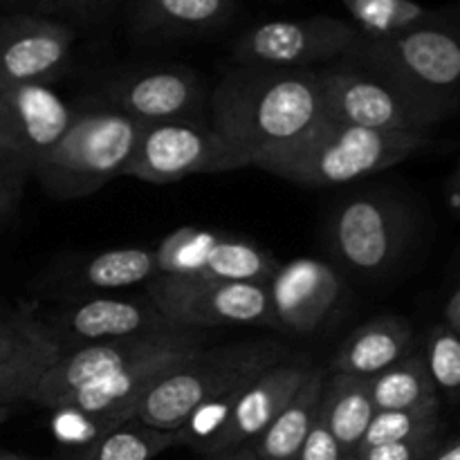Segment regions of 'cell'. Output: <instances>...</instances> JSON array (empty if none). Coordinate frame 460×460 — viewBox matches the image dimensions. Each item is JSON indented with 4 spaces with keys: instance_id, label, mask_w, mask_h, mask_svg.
I'll return each instance as SVG.
<instances>
[{
    "instance_id": "4",
    "label": "cell",
    "mask_w": 460,
    "mask_h": 460,
    "mask_svg": "<svg viewBox=\"0 0 460 460\" xmlns=\"http://www.w3.org/2000/svg\"><path fill=\"white\" fill-rule=\"evenodd\" d=\"M341 61L394 85L413 102L447 119L458 103L460 43L445 22L425 25L386 39L359 34Z\"/></svg>"
},
{
    "instance_id": "19",
    "label": "cell",
    "mask_w": 460,
    "mask_h": 460,
    "mask_svg": "<svg viewBox=\"0 0 460 460\" xmlns=\"http://www.w3.org/2000/svg\"><path fill=\"white\" fill-rule=\"evenodd\" d=\"M207 346H187V349L164 350V353L151 355L146 359L130 364L112 376L102 377L90 386L81 389L79 394L72 395L70 402L63 407H75L85 413H97V416H111L121 422L130 420V409L142 398L144 391L160 380L166 371L178 367L180 362L189 359L191 355L200 353Z\"/></svg>"
},
{
    "instance_id": "22",
    "label": "cell",
    "mask_w": 460,
    "mask_h": 460,
    "mask_svg": "<svg viewBox=\"0 0 460 460\" xmlns=\"http://www.w3.org/2000/svg\"><path fill=\"white\" fill-rule=\"evenodd\" d=\"M328 371L314 367L295 398L286 404L281 413L268 425V429L252 443L259 460H296L305 438L313 431L322 409L323 386Z\"/></svg>"
},
{
    "instance_id": "12",
    "label": "cell",
    "mask_w": 460,
    "mask_h": 460,
    "mask_svg": "<svg viewBox=\"0 0 460 460\" xmlns=\"http://www.w3.org/2000/svg\"><path fill=\"white\" fill-rule=\"evenodd\" d=\"M160 274L207 281L268 283L277 261L256 243L200 227H178L155 247Z\"/></svg>"
},
{
    "instance_id": "45",
    "label": "cell",
    "mask_w": 460,
    "mask_h": 460,
    "mask_svg": "<svg viewBox=\"0 0 460 460\" xmlns=\"http://www.w3.org/2000/svg\"><path fill=\"white\" fill-rule=\"evenodd\" d=\"M344 460H364L362 456H358V454H353V456H346Z\"/></svg>"
},
{
    "instance_id": "16",
    "label": "cell",
    "mask_w": 460,
    "mask_h": 460,
    "mask_svg": "<svg viewBox=\"0 0 460 460\" xmlns=\"http://www.w3.org/2000/svg\"><path fill=\"white\" fill-rule=\"evenodd\" d=\"M277 328L310 335L335 313L341 296V279L332 265L319 259L277 263L265 283Z\"/></svg>"
},
{
    "instance_id": "17",
    "label": "cell",
    "mask_w": 460,
    "mask_h": 460,
    "mask_svg": "<svg viewBox=\"0 0 460 460\" xmlns=\"http://www.w3.org/2000/svg\"><path fill=\"white\" fill-rule=\"evenodd\" d=\"M103 97L108 108L148 126L191 119L200 111L202 85L187 67H151L112 79Z\"/></svg>"
},
{
    "instance_id": "7",
    "label": "cell",
    "mask_w": 460,
    "mask_h": 460,
    "mask_svg": "<svg viewBox=\"0 0 460 460\" xmlns=\"http://www.w3.org/2000/svg\"><path fill=\"white\" fill-rule=\"evenodd\" d=\"M146 296L157 313L175 328H277L265 283L207 281L160 274L146 283Z\"/></svg>"
},
{
    "instance_id": "23",
    "label": "cell",
    "mask_w": 460,
    "mask_h": 460,
    "mask_svg": "<svg viewBox=\"0 0 460 460\" xmlns=\"http://www.w3.org/2000/svg\"><path fill=\"white\" fill-rule=\"evenodd\" d=\"M376 411L368 380L328 373L319 418L344 456H353L358 452Z\"/></svg>"
},
{
    "instance_id": "43",
    "label": "cell",
    "mask_w": 460,
    "mask_h": 460,
    "mask_svg": "<svg viewBox=\"0 0 460 460\" xmlns=\"http://www.w3.org/2000/svg\"><path fill=\"white\" fill-rule=\"evenodd\" d=\"M0 460H36L31 456H25V454L9 452V449H0Z\"/></svg>"
},
{
    "instance_id": "20",
    "label": "cell",
    "mask_w": 460,
    "mask_h": 460,
    "mask_svg": "<svg viewBox=\"0 0 460 460\" xmlns=\"http://www.w3.org/2000/svg\"><path fill=\"white\" fill-rule=\"evenodd\" d=\"M413 346V328L407 319L376 317L346 337L331 362V373L373 380L407 358Z\"/></svg>"
},
{
    "instance_id": "27",
    "label": "cell",
    "mask_w": 460,
    "mask_h": 460,
    "mask_svg": "<svg viewBox=\"0 0 460 460\" xmlns=\"http://www.w3.org/2000/svg\"><path fill=\"white\" fill-rule=\"evenodd\" d=\"M180 445L178 431L151 429L128 420L108 431L84 460H153Z\"/></svg>"
},
{
    "instance_id": "39",
    "label": "cell",
    "mask_w": 460,
    "mask_h": 460,
    "mask_svg": "<svg viewBox=\"0 0 460 460\" xmlns=\"http://www.w3.org/2000/svg\"><path fill=\"white\" fill-rule=\"evenodd\" d=\"M427 460H460V440L456 436L447 440H438V445H436Z\"/></svg>"
},
{
    "instance_id": "2",
    "label": "cell",
    "mask_w": 460,
    "mask_h": 460,
    "mask_svg": "<svg viewBox=\"0 0 460 460\" xmlns=\"http://www.w3.org/2000/svg\"><path fill=\"white\" fill-rule=\"evenodd\" d=\"M322 115L317 70L241 66L211 94V128L252 162L299 142Z\"/></svg>"
},
{
    "instance_id": "33",
    "label": "cell",
    "mask_w": 460,
    "mask_h": 460,
    "mask_svg": "<svg viewBox=\"0 0 460 460\" xmlns=\"http://www.w3.org/2000/svg\"><path fill=\"white\" fill-rule=\"evenodd\" d=\"M115 0H39L36 9L31 13L40 16H70L76 21H97L108 9L112 7Z\"/></svg>"
},
{
    "instance_id": "10",
    "label": "cell",
    "mask_w": 460,
    "mask_h": 460,
    "mask_svg": "<svg viewBox=\"0 0 460 460\" xmlns=\"http://www.w3.org/2000/svg\"><path fill=\"white\" fill-rule=\"evenodd\" d=\"M187 346H207V332L193 328H178V331L155 332V335L124 337V340L97 341V344L79 346L57 358V362L48 368L40 380L31 402L40 404L48 411L70 402L72 395L90 386L102 377L112 376L130 364L146 359L151 355L164 353Z\"/></svg>"
},
{
    "instance_id": "25",
    "label": "cell",
    "mask_w": 460,
    "mask_h": 460,
    "mask_svg": "<svg viewBox=\"0 0 460 460\" xmlns=\"http://www.w3.org/2000/svg\"><path fill=\"white\" fill-rule=\"evenodd\" d=\"M160 277L155 252L148 247H112L76 268V286L85 290H124Z\"/></svg>"
},
{
    "instance_id": "41",
    "label": "cell",
    "mask_w": 460,
    "mask_h": 460,
    "mask_svg": "<svg viewBox=\"0 0 460 460\" xmlns=\"http://www.w3.org/2000/svg\"><path fill=\"white\" fill-rule=\"evenodd\" d=\"M449 209H452V214L456 216L458 209H460V189H458V171H454L452 175H449Z\"/></svg>"
},
{
    "instance_id": "24",
    "label": "cell",
    "mask_w": 460,
    "mask_h": 460,
    "mask_svg": "<svg viewBox=\"0 0 460 460\" xmlns=\"http://www.w3.org/2000/svg\"><path fill=\"white\" fill-rule=\"evenodd\" d=\"M368 386L377 411L440 409V395L427 373L422 355L409 353L407 358L368 380Z\"/></svg>"
},
{
    "instance_id": "8",
    "label": "cell",
    "mask_w": 460,
    "mask_h": 460,
    "mask_svg": "<svg viewBox=\"0 0 460 460\" xmlns=\"http://www.w3.org/2000/svg\"><path fill=\"white\" fill-rule=\"evenodd\" d=\"M243 166H250V157L225 142L209 124L178 119L142 126L121 178L171 184L191 175L225 173Z\"/></svg>"
},
{
    "instance_id": "18",
    "label": "cell",
    "mask_w": 460,
    "mask_h": 460,
    "mask_svg": "<svg viewBox=\"0 0 460 460\" xmlns=\"http://www.w3.org/2000/svg\"><path fill=\"white\" fill-rule=\"evenodd\" d=\"M76 111L48 84H25L0 88V121L31 166L66 135Z\"/></svg>"
},
{
    "instance_id": "30",
    "label": "cell",
    "mask_w": 460,
    "mask_h": 460,
    "mask_svg": "<svg viewBox=\"0 0 460 460\" xmlns=\"http://www.w3.org/2000/svg\"><path fill=\"white\" fill-rule=\"evenodd\" d=\"M422 362L438 395L443 394L449 402H456L460 389V335L449 331L445 323H436L427 332Z\"/></svg>"
},
{
    "instance_id": "15",
    "label": "cell",
    "mask_w": 460,
    "mask_h": 460,
    "mask_svg": "<svg viewBox=\"0 0 460 460\" xmlns=\"http://www.w3.org/2000/svg\"><path fill=\"white\" fill-rule=\"evenodd\" d=\"M313 371L314 364L310 359L290 358L252 377L232 400L218 434L211 438L202 456H218L254 443L295 398Z\"/></svg>"
},
{
    "instance_id": "37",
    "label": "cell",
    "mask_w": 460,
    "mask_h": 460,
    "mask_svg": "<svg viewBox=\"0 0 460 460\" xmlns=\"http://www.w3.org/2000/svg\"><path fill=\"white\" fill-rule=\"evenodd\" d=\"M0 169H21L30 173V166H27V162L21 157L18 148L13 146L12 137H9V133L4 130L3 121H0Z\"/></svg>"
},
{
    "instance_id": "14",
    "label": "cell",
    "mask_w": 460,
    "mask_h": 460,
    "mask_svg": "<svg viewBox=\"0 0 460 460\" xmlns=\"http://www.w3.org/2000/svg\"><path fill=\"white\" fill-rule=\"evenodd\" d=\"M76 31L67 22L18 12L0 21V88L52 84L70 66Z\"/></svg>"
},
{
    "instance_id": "9",
    "label": "cell",
    "mask_w": 460,
    "mask_h": 460,
    "mask_svg": "<svg viewBox=\"0 0 460 460\" xmlns=\"http://www.w3.org/2000/svg\"><path fill=\"white\" fill-rule=\"evenodd\" d=\"M358 39L359 31L353 22L335 16L270 21L238 36L234 58L241 66L317 70L344 58Z\"/></svg>"
},
{
    "instance_id": "21",
    "label": "cell",
    "mask_w": 460,
    "mask_h": 460,
    "mask_svg": "<svg viewBox=\"0 0 460 460\" xmlns=\"http://www.w3.org/2000/svg\"><path fill=\"white\" fill-rule=\"evenodd\" d=\"M236 0H130V25L139 36H196L232 18Z\"/></svg>"
},
{
    "instance_id": "46",
    "label": "cell",
    "mask_w": 460,
    "mask_h": 460,
    "mask_svg": "<svg viewBox=\"0 0 460 460\" xmlns=\"http://www.w3.org/2000/svg\"><path fill=\"white\" fill-rule=\"evenodd\" d=\"M256 460H259V458H256Z\"/></svg>"
},
{
    "instance_id": "32",
    "label": "cell",
    "mask_w": 460,
    "mask_h": 460,
    "mask_svg": "<svg viewBox=\"0 0 460 460\" xmlns=\"http://www.w3.org/2000/svg\"><path fill=\"white\" fill-rule=\"evenodd\" d=\"M58 355V350H45L0 364V407H13L18 402L34 400L40 380L57 362Z\"/></svg>"
},
{
    "instance_id": "40",
    "label": "cell",
    "mask_w": 460,
    "mask_h": 460,
    "mask_svg": "<svg viewBox=\"0 0 460 460\" xmlns=\"http://www.w3.org/2000/svg\"><path fill=\"white\" fill-rule=\"evenodd\" d=\"M207 460H256L254 456V447L250 445H243V447L234 449V452L227 454H218V456H209Z\"/></svg>"
},
{
    "instance_id": "42",
    "label": "cell",
    "mask_w": 460,
    "mask_h": 460,
    "mask_svg": "<svg viewBox=\"0 0 460 460\" xmlns=\"http://www.w3.org/2000/svg\"><path fill=\"white\" fill-rule=\"evenodd\" d=\"M7 7H16V9H22V7H31L36 9V4H39V0H3Z\"/></svg>"
},
{
    "instance_id": "3",
    "label": "cell",
    "mask_w": 460,
    "mask_h": 460,
    "mask_svg": "<svg viewBox=\"0 0 460 460\" xmlns=\"http://www.w3.org/2000/svg\"><path fill=\"white\" fill-rule=\"evenodd\" d=\"M427 144L429 135L382 133L322 119L299 142L259 157L252 166L304 187H337L400 164Z\"/></svg>"
},
{
    "instance_id": "5",
    "label": "cell",
    "mask_w": 460,
    "mask_h": 460,
    "mask_svg": "<svg viewBox=\"0 0 460 460\" xmlns=\"http://www.w3.org/2000/svg\"><path fill=\"white\" fill-rule=\"evenodd\" d=\"M142 135V124L108 106L76 112L61 139L31 166L48 196L76 200L121 178Z\"/></svg>"
},
{
    "instance_id": "38",
    "label": "cell",
    "mask_w": 460,
    "mask_h": 460,
    "mask_svg": "<svg viewBox=\"0 0 460 460\" xmlns=\"http://www.w3.org/2000/svg\"><path fill=\"white\" fill-rule=\"evenodd\" d=\"M440 323H445L449 331L460 335V290L458 288H454V290L449 292L447 301H445L443 305V322Z\"/></svg>"
},
{
    "instance_id": "29",
    "label": "cell",
    "mask_w": 460,
    "mask_h": 460,
    "mask_svg": "<svg viewBox=\"0 0 460 460\" xmlns=\"http://www.w3.org/2000/svg\"><path fill=\"white\" fill-rule=\"evenodd\" d=\"M119 425L124 422L117 418L85 413L75 407L52 409V420H49L54 438L63 449L72 454V460H84L108 431Z\"/></svg>"
},
{
    "instance_id": "6",
    "label": "cell",
    "mask_w": 460,
    "mask_h": 460,
    "mask_svg": "<svg viewBox=\"0 0 460 460\" xmlns=\"http://www.w3.org/2000/svg\"><path fill=\"white\" fill-rule=\"evenodd\" d=\"M323 119L382 133L429 135L445 119L346 61L317 67Z\"/></svg>"
},
{
    "instance_id": "11",
    "label": "cell",
    "mask_w": 460,
    "mask_h": 460,
    "mask_svg": "<svg viewBox=\"0 0 460 460\" xmlns=\"http://www.w3.org/2000/svg\"><path fill=\"white\" fill-rule=\"evenodd\" d=\"M328 236L344 265L367 274L386 272L407 245L409 211L389 196L359 193L332 211Z\"/></svg>"
},
{
    "instance_id": "31",
    "label": "cell",
    "mask_w": 460,
    "mask_h": 460,
    "mask_svg": "<svg viewBox=\"0 0 460 460\" xmlns=\"http://www.w3.org/2000/svg\"><path fill=\"white\" fill-rule=\"evenodd\" d=\"M45 350H58V346L49 337L43 319L36 317L34 310H18V313L0 317V364L34 353H45Z\"/></svg>"
},
{
    "instance_id": "26",
    "label": "cell",
    "mask_w": 460,
    "mask_h": 460,
    "mask_svg": "<svg viewBox=\"0 0 460 460\" xmlns=\"http://www.w3.org/2000/svg\"><path fill=\"white\" fill-rule=\"evenodd\" d=\"M353 18L355 30L367 39H386L425 25L445 22L440 12L416 0H340Z\"/></svg>"
},
{
    "instance_id": "35",
    "label": "cell",
    "mask_w": 460,
    "mask_h": 460,
    "mask_svg": "<svg viewBox=\"0 0 460 460\" xmlns=\"http://www.w3.org/2000/svg\"><path fill=\"white\" fill-rule=\"evenodd\" d=\"M344 458L346 456L341 454L340 445H337L335 438L328 434L322 418H317V422H314L313 431H310L308 438H305L304 447H301L296 460H344Z\"/></svg>"
},
{
    "instance_id": "1",
    "label": "cell",
    "mask_w": 460,
    "mask_h": 460,
    "mask_svg": "<svg viewBox=\"0 0 460 460\" xmlns=\"http://www.w3.org/2000/svg\"><path fill=\"white\" fill-rule=\"evenodd\" d=\"M290 358V350L272 340L202 349L153 382L130 409V420L178 431L182 447L202 454L238 391L261 371Z\"/></svg>"
},
{
    "instance_id": "44",
    "label": "cell",
    "mask_w": 460,
    "mask_h": 460,
    "mask_svg": "<svg viewBox=\"0 0 460 460\" xmlns=\"http://www.w3.org/2000/svg\"><path fill=\"white\" fill-rule=\"evenodd\" d=\"M9 416H12V407H0V425L7 422Z\"/></svg>"
},
{
    "instance_id": "34",
    "label": "cell",
    "mask_w": 460,
    "mask_h": 460,
    "mask_svg": "<svg viewBox=\"0 0 460 460\" xmlns=\"http://www.w3.org/2000/svg\"><path fill=\"white\" fill-rule=\"evenodd\" d=\"M440 434L427 436V438L416 440H402V443L382 445V447L367 449V452L358 454L364 460H427L434 447L438 445Z\"/></svg>"
},
{
    "instance_id": "13",
    "label": "cell",
    "mask_w": 460,
    "mask_h": 460,
    "mask_svg": "<svg viewBox=\"0 0 460 460\" xmlns=\"http://www.w3.org/2000/svg\"><path fill=\"white\" fill-rule=\"evenodd\" d=\"M49 337L58 350L67 353L79 346L97 341L124 340V337L155 335L178 331L171 326L151 301L121 299V296H90L66 301L43 319Z\"/></svg>"
},
{
    "instance_id": "28",
    "label": "cell",
    "mask_w": 460,
    "mask_h": 460,
    "mask_svg": "<svg viewBox=\"0 0 460 460\" xmlns=\"http://www.w3.org/2000/svg\"><path fill=\"white\" fill-rule=\"evenodd\" d=\"M440 434V409H418V411H376L358 452L402 443V440L427 438Z\"/></svg>"
},
{
    "instance_id": "36",
    "label": "cell",
    "mask_w": 460,
    "mask_h": 460,
    "mask_svg": "<svg viewBox=\"0 0 460 460\" xmlns=\"http://www.w3.org/2000/svg\"><path fill=\"white\" fill-rule=\"evenodd\" d=\"M27 178H30L27 171L0 169V223L9 218L18 202H21Z\"/></svg>"
}]
</instances>
